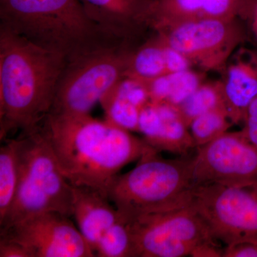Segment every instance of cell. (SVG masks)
<instances>
[{"mask_svg": "<svg viewBox=\"0 0 257 257\" xmlns=\"http://www.w3.org/2000/svg\"><path fill=\"white\" fill-rule=\"evenodd\" d=\"M192 157L194 187L207 184L241 186L257 183V148L242 132H226L198 147Z\"/></svg>", "mask_w": 257, "mask_h": 257, "instance_id": "30bf717a", "label": "cell"}, {"mask_svg": "<svg viewBox=\"0 0 257 257\" xmlns=\"http://www.w3.org/2000/svg\"><path fill=\"white\" fill-rule=\"evenodd\" d=\"M132 51L128 42H113L67 61L47 114H89L126 78Z\"/></svg>", "mask_w": 257, "mask_h": 257, "instance_id": "8992f818", "label": "cell"}, {"mask_svg": "<svg viewBox=\"0 0 257 257\" xmlns=\"http://www.w3.org/2000/svg\"><path fill=\"white\" fill-rule=\"evenodd\" d=\"M177 108L188 126L193 120L200 115L214 109H225L220 79L204 81Z\"/></svg>", "mask_w": 257, "mask_h": 257, "instance_id": "ffe728a7", "label": "cell"}, {"mask_svg": "<svg viewBox=\"0 0 257 257\" xmlns=\"http://www.w3.org/2000/svg\"><path fill=\"white\" fill-rule=\"evenodd\" d=\"M243 124V135L257 148V97L248 107Z\"/></svg>", "mask_w": 257, "mask_h": 257, "instance_id": "cb8c5ba5", "label": "cell"}, {"mask_svg": "<svg viewBox=\"0 0 257 257\" xmlns=\"http://www.w3.org/2000/svg\"><path fill=\"white\" fill-rule=\"evenodd\" d=\"M67 58L0 28V140L40 124Z\"/></svg>", "mask_w": 257, "mask_h": 257, "instance_id": "7a4b0ae2", "label": "cell"}, {"mask_svg": "<svg viewBox=\"0 0 257 257\" xmlns=\"http://www.w3.org/2000/svg\"><path fill=\"white\" fill-rule=\"evenodd\" d=\"M162 41L163 42L164 45H165L166 67H167V74L182 72V71L194 68V65L192 62L182 52L167 45L163 40H162Z\"/></svg>", "mask_w": 257, "mask_h": 257, "instance_id": "603a6c76", "label": "cell"}, {"mask_svg": "<svg viewBox=\"0 0 257 257\" xmlns=\"http://www.w3.org/2000/svg\"><path fill=\"white\" fill-rule=\"evenodd\" d=\"M38 125L70 184L96 189L106 197L121 169L151 147L130 130L90 114H47Z\"/></svg>", "mask_w": 257, "mask_h": 257, "instance_id": "6da1fadb", "label": "cell"}, {"mask_svg": "<svg viewBox=\"0 0 257 257\" xmlns=\"http://www.w3.org/2000/svg\"><path fill=\"white\" fill-rule=\"evenodd\" d=\"M192 157L163 158L150 147L133 170L118 175L107 197L125 219L190 206Z\"/></svg>", "mask_w": 257, "mask_h": 257, "instance_id": "277c9868", "label": "cell"}, {"mask_svg": "<svg viewBox=\"0 0 257 257\" xmlns=\"http://www.w3.org/2000/svg\"><path fill=\"white\" fill-rule=\"evenodd\" d=\"M0 231V237L23 245L32 257L96 256L69 216L60 212L30 216Z\"/></svg>", "mask_w": 257, "mask_h": 257, "instance_id": "8fae6325", "label": "cell"}, {"mask_svg": "<svg viewBox=\"0 0 257 257\" xmlns=\"http://www.w3.org/2000/svg\"><path fill=\"white\" fill-rule=\"evenodd\" d=\"M205 80L203 72L193 68L166 74L146 84L150 101L177 107Z\"/></svg>", "mask_w": 257, "mask_h": 257, "instance_id": "e0dca14e", "label": "cell"}, {"mask_svg": "<svg viewBox=\"0 0 257 257\" xmlns=\"http://www.w3.org/2000/svg\"><path fill=\"white\" fill-rule=\"evenodd\" d=\"M20 182L13 207L0 230L48 211L72 216L73 186L62 173L37 124L18 138Z\"/></svg>", "mask_w": 257, "mask_h": 257, "instance_id": "5b68a950", "label": "cell"}, {"mask_svg": "<svg viewBox=\"0 0 257 257\" xmlns=\"http://www.w3.org/2000/svg\"><path fill=\"white\" fill-rule=\"evenodd\" d=\"M221 72L225 109L233 124H243L257 97V51L236 50Z\"/></svg>", "mask_w": 257, "mask_h": 257, "instance_id": "5bb4252c", "label": "cell"}, {"mask_svg": "<svg viewBox=\"0 0 257 257\" xmlns=\"http://www.w3.org/2000/svg\"><path fill=\"white\" fill-rule=\"evenodd\" d=\"M138 132L158 151L187 156L196 147L189 126L175 106L150 101L141 110Z\"/></svg>", "mask_w": 257, "mask_h": 257, "instance_id": "4fadbf2b", "label": "cell"}, {"mask_svg": "<svg viewBox=\"0 0 257 257\" xmlns=\"http://www.w3.org/2000/svg\"><path fill=\"white\" fill-rule=\"evenodd\" d=\"M157 32L194 67L204 71L222 70L244 39L239 20H194Z\"/></svg>", "mask_w": 257, "mask_h": 257, "instance_id": "9c48e42d", "label": "cell"}, {"mask_svg": "<svg viewBox=\"0 0 257 257\" xmlns=\"http://www.w3.org/2000/svg\"><path fill=\"white\" fill-rule=\"evenodd\" d=\"M224 248H221L217 241L202 243L193 250V257H223Z\"/></svg>", "mask_w": 257, "mask_h": 257, "instance_id": "4316f807", "label": "cell"}, {"mask_svg": "<svg viewBox=\"0 0 257 257\" xmlns=\"http://www.w3.org/2000/svg\"><path fill=\"white\" fill-rule=\"evenodd\" d=\"M4 142L0 148V224L13 207L20 175L18 138Z\"/></svg>", "mask_w": 257, "mask_h": 257, "instance_id": "d6986e66", "label": "cell"}, {"mask_svg": "<svg viewBox=\"0 0 257 257\" xmlns=\"http://www.w3.org/2000/svg\"><path fill=\"white\" fill-rule=\"evenodd\" d=\"M95 255L100 257H136L127 219L121 216L119 220L106 230L96 245Z\"/></svg>", "mask_w": 257, "mask_h": 257, "instance_id": "44dd1931", "label": "cell"}, {"mask_svg": "<svg viewBox=\"0 0 257 257\" xmlns=\"http://www.w3.org/2000/svg\"><path fill=\"white\" fill-rule=\"evenodd\" d=\"M166 74L165 45L158 35L138 50L132 51L126 77L148 83Z\"/></svg>", "mask_w": 257, "mask_h": 257, "instance_id": "ac0fdd59", "label": "cell"}, {"mask_svg": "<svg viewBox=\"0 0 257 257\" xmlns=\"http://www.w3.org/2000/svg\"><path fill=\"white\" fill-rule=\"evenodd\" d=\"M251 20V24H252L253 32V33H254L255 37H256L257 39V4Z\"/></svg>", "mask_w": 257, "mask_h": 257, "instance_id": "83f0119b", "label": "cell"}, {"mask_svg": "<svg viewBox=\"0 0 257 257\" xmlns=\"http://www.w3.org/2000/svg\"><path fill=\"white\" fill-rule=\"evenodd\" d=\"M0 257H32L27 248L13 240L0 237Z\"/></svg>", "mask_w": 257, "mask_h": 257, "instance_id": "484cf974", "label": "cell"}, {"mask_svg": "<svg viewBox=\"0 0 257 257\" xmlns=\"http://www.w3.org/2000/svg\"><path fill=\"white\" fill-rule=\"evenodd\" d=\"M257 0H152L149 28L158 32L194 20L252 18Z\"/></svg>", "mask_w": 257, "mask_h": 257, "instance_id": "7c38bea8", "label": "cell"}, {"mask_svg": "<svg viewBox=\"0 0 257 257\" xmlns=\"http://www.w3.org/2000/svg\"><path fill=\"white\" fill-rule=\"evenodd\" d=\"M232 121L226 109H214L195 118L190 125L189 131L196 147L203 146L228 132Z\"/></svg>", "mask_w": 257, "mask_h": 257, "instance_id": "7402d4cb", "label": "cell"}, {"mask_svg": "<svg viewBox=\"0 0 257 257\" xmlns=\"http://www.w3.org/2000/svg\"><path fill=\"white\" fill-rule=\"evenodd\" d=\"M126 219L136 257L190 256L199 245L217 241L191 205Z\"/></svg>", "mask_w": 257, "mask_h": 257, "instance_id": "ba28073f", "label": "cell"}, {"mask_svg": "<svg viewBox=\"0 0 257 257\" xmlns=\"http://www.w3.org/2000/svg\"><path fill=\"white\" fill-rule=\"evenodd\" d=\"M190 205L205 221L217 241L226 246L257 243V183L196 186Z\"/></svg>", "mask_w": 257, "mask_h": 257, "instance_id": "52a82bcc", "label": "cell"}, {"mask_svg": "<svg viewBox=\"0 0 257 257\" xmlns=\"http://www.w3.org/2000/svg\"><path fill=\"white\" fill-rule=\"evenodd\" d=\"M89 18L108 37L128 40L142 29L149 28L152 0H79Z\"/></svg>", "mask_w": 257, "mask_h": 257, "instance_id": "9a60e30c", "label": "cell"}, {"mask_svg": "<svg viewBox=\"0 0 257 257\" xmlns=\"http://www.w3.org/2000/svg\"><path fill=\"white\" fill-rule=\"evenodd\" d=\"M110 202L109 198L96 189L73 186L72 216L94 253L103 234L121 218Z\"/></svg>", "mask_w": 257, "mask_h": 257, "instance_id": "2e32d148", "label": "cell"}, {"mask_svg": "<svg viewBox=\"0 0 257 257\" xmlns=\"http://www.w3.org/2000/svg\"><path fill=\"white\" fill-rule=\"evenodd\" d=\"M223 257H257V243L241 242L228 245Z\"/></svg>", "mask_w": 257, "mask_h": 257, "instance_id": "d4e9b609", "label": "cell"}, {"mask_svg": "<svg viewBox=\"0 0 257 257\" xmlns=\"http://www.w3.org/2000/svg\"><path fill=\"white\" fill-rule=\"evenodd\" d=\"M0 28L73 60L113 42L79 0H0Z\"/></svg>", "mask_w": 257, "mask_h": 257, "instance_id": "3957f363", "label": "cell"}]
</instances>
